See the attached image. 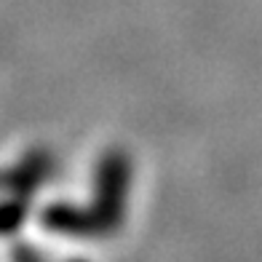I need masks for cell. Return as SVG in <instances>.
<instances>
[{"label":"cell","mask_w":262,"mask_h":262,"mask_svg":"<svg viewBox=\"0 0 262 262\" xmlns=\"http://www.w3.org/2000/svg\"><path fill=\"white\" fill-rule=\"evenodd\" d=\"M128 193V161L121 152H110L99 163L97 195H94V217L99 230H113L123 220V204Z\"/></svg>","instance_id":"1"},{"label":"cell","mask_w":262,"mask_h":262,"mask_svg":"<svg viewBox=\"0 0 262 262\" xmlns=\"http://www.w3.org/2000/svg\"><path fill=\"white\" fill-rule=\"evenodd\" d=\"M43 222L49 230L56 233H67V235H91V233H102L99 230V222L94 217L91 209H75V206H67V204H59L43 211Z\"/></svg>","instance_id":"2"},{"label":"cell","mask_w":262,"mask_h":262,"mask_svg":"<svg viewBox=\"0 0 262 262\" xmlns=\"http://www.w3.org/2000/svg\"><path fill=\"white\" fill-rule=\"evenodd\" d=\"M27 204L25 201H8V204H0V233H11L25 217Z\"/></svg>","instance_id":"3"},{"label":"cell","mask_w":262,"mask_h":262,"mask_svg":"<svg viewBox=\"0 0 262 262\" xmlns=\"http://www.w3.org/2000/svg\"><path fill=\"white\" fill-rule=\"evenodd\" d=\"M14 262H43L38 254H35L32 252V249H27L25 244H21V246H16L14 249Z\"/></svg>","instance_id":"4"},{"label":"cell","mask_w":262,"mask_h":262,"mask_svg":"<svg viewBox=\"0 0 262 262\" xmlns=\"http://www.w3.org/2000/svg\"><path fill=\"white\" fill-rule=\"evenodd\" d=\"M73 262H83V259H73Z\"/></svg>","instance_id":"5"}]
</instances>
